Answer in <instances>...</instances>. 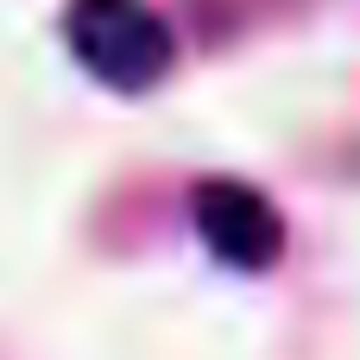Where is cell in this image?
<instances>
[{"label": "cell", "mask_w": 360, "mask_h": 360, "mask_svg": "<svg viewBox=\"0 0 360 360\" xmlns=\"http://www.w3.org/2000/svg\"><path fill=\"white\" fill-rule=\"evenodd\" d=\"M63 38L76 51V63L120 89V95H146L171 76L177 63V44H171V25L146 6V0H70L63 13Z\"/></svg>", "instance_id": "1"}, {"label": "cell", "mask_w": 360, "mask_h": 360, "mask_svg": "<svg viewBox=\"0 0 360 360\" xmlns=\"http://www.w3.org/2000/svg\"><path fill=\"white\" fill-rule=\"evenodd\" d=\"M196 234L202 247L234 272H266L285 253V215L240 177L196 184Z\"/></svg>", "instance_id": "2"}]
</instances>
